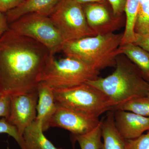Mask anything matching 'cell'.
Returning a JSON list of instances; mask_svg holds the SVG:
<instances>
[{"mask_svg": "<svg viewBox=\"0 0 149 149\" xmlns=\"http://www.w3.org/2000/svg\"><path fill=\"white\" fill-rule=\"evenodd\" d=\"M51 54L37 41L9 28L0 37V92L11 96L37 89Z\"/></svg>", "mask_w": 149, "mask_h": 149, "instance_id": "1", "label": "cell"}, {"mask_svg": "<svg viewBox=\"0 0 149 149\" xmlns=\"http://www.w3.org/2000/svg\"><path fill=\"white\" fill-rule=\"evenodd\" d=\"M115 67L114 72L109 76L99 77L86 83L111 99L115 105L114 107L132 99L148 96L149 82L123 54L116 57Z\"/></svg>", "mask_w": 149, "mask_h": 149, "instance_id": "2", "label": "cell"}, {"mask_svg": "<svg viewBox=\"0 0 149 149\" xmlns=\"http://www.w3.org/2000/svg\"><path fill=\"white\" fill-rule=\"evenodd\" d=\"M123 33L84 37L65 42L61 52L66 56L77 59L100 70L115 67L116 58L122 54L120 47Z\"/></svg>", "mask_w": 149, "mask_h": 149, "instance_id": "3", "label": "cell"}, {"mask_svg": "<svg viewBox=\"0 0 149 149\" xmlns=\"http://www.w3.org/2000/svg\"><path fill=\"white\" fill-rule=\"evenodd\" d=\"M100 71L80 60L66 56L56 58L51 54L38 78L53 89H63L81 85L98 78Z\"/></svg>", "mask_w": 149, "mask_h": 149, "instance_id": "4", "label": "cell"}, {"mask_svg": "<svg viewBox=\"0 0 149 149\" xmlns=\"http://www.w3.org/2000/svg\"><path fill=\"white\" fill-rule=\"evenodd\" d=\"M53 90L57 104L93 117L99 118L115 106L105 94L86 83Z\"/></svg>", "mask_w": 149, "mask_h": 149, "instance_id": "5", "label": "cell"}, {"mask_svg": "<svg viewBox=\"0 0 149 149\" xmlns=\"http://www.w3.org/2000/svg\"><path fill=\"white\" fill-rule=\"evenodd\" d=\"M9 27L42 44L52 54L62 50L64 41L49 16L36 13H27L9 24Z\"/></svg>", "mask_w": 149, "mask_h": 149, "instance_id": "6", "label": "cell"}, {"mask_svg": "<svg viewBox=\"0 0 149 149\" xmlns=\"http://www.w3.org/2000/svg\"><path fill=\"white\" fill-rule=\"evenodd\" d=\"M49 17L64 42L96 35L88 24L82 5L74 0H60Z\"/></svg>", "mask_w": 149, "mask_h": 149, "instance_id": "7", "label": "cell"}, {"mask_svg": "<svg viewBox=\"0 0 149 149\" xmlns=\"http://www.w3.org/2000/svg\"><path fill=\"white\" fill-rule=\"evenodd\" d=\"M10 97V111L7 120L22 136L37 117L38 93L37 88Z\"/></svg>", "mask_w": 149, "mask_h": 149, "instance_id": "8", "label": "cell"}, {"mask_svg": "<svg viewBox=\"0 0 149 149\" xmlns=\"http://www.w3.org/2000/svg\"><path fill=\"white\" fill-rule=\"evenodd\" d=\"M106 4L91 3L82 5L88 24L96 35L113 33L124 23L123 15H115Z\"/></svg>", "mask_w": 149, "mask_h": 149, "instance_id": "9", "label": "cell"}, {"mask_svg": "<svg viewBox=\"0 0 149 149\" xmlns=\"http://www.w3.org/2000/svg\"><path fill=\"white\" fill-rule=\"evenodd\" d=\"M100 120L57 104L56 110L49 123L50 127H58L68 130L72 136L83 135L99 125Z\"/></svg>", "mask_w": 149, "mask_h": 149, "instance_id": "10", "label": "cell"}, {"mask_svg": "<svg viewBox=\"0 0 149 149\" xmlns=\"http://www.w3.org/2000/svg\"><path fill=\"white\" fill-rule=\"evenodd\" d=\"M114 124L120 135L126 140L138 138L149 131V117L122 110H113Z\"/></svg>", "mask_w": 149, "mask_h": 149, "instance_id": "11", "label": "cell"}, {"mask_svg": "<svg viewBox=\"0 0 149 149\" xmlns=\"http://www.w3.org/2000/svg\"><path fill=\"white\" fill-rule=\"evenodd\" d=\"M37 90L38 100L36 119L42 121L43 131L45 132L50 128L49 123L56 110L57 104L52 88L40 83Z\"/></svg>", "mask_w": 149, "mask_h": 149, "instance_id": "12", "label": "cell"}, {"mask_svg": "<svg viewBox=\"0 0 149 149\" xmlns=\"http://www.w3.org/2000/svg\"><path fill=\"white\" fill-rule=\"evenodd\" d=\"M60 0H25L17 7L5 13L8 24L27 13H36L49 16Z\"/></svg>", "mask_w": 149, "mask_h": 149, "instance_id": "13", "label": "cell"}, {"mask_svg": "<svg viewBox=\"0 0 149 149\" xmlns=\"http://www.w3.org/2000/svg\"><path fill=\"white\" fill-rule=\"evenodd\" d=\"M102 138L100 149H127V140L118 131L114 124L112 110L107 112L106 116L102 120Z\"/></svg>", "mask_w": 149, "mask_h": 149, "instance_id": "14", "label": "cell"}, {"mask_svg": "<svg viewBox=\"0 0 149 149\" xmlns=\"http://www.w3.org/2000/svg\"><path fill=\"white\" fill-rule=\"evenodd\" d=\"M25 149H64L57 148L44 134L42 121L35 119L23 134Z\"/></svg>", "mask_w": 149, "mask_h": 149, "instance_id": "15", "label": "cell"}, {"mask_svg": "<svg viewBox=\"0 0 149 149\" xmlns=\"http://www.w3.org/2000/svg\"><path fill=\"white\" fill-rule=\"evenodd\" d=\"M122 54L126 56L149 83V53L133 43L120 46Z\"/></svg>", "mask_w": 149, "mask_h": 149, "instance_id": "16", "label": "cell"}, {"mask_svg": "<svg viewBox=\"0 0 149 149\" xmlns=\"http://www.w3.org/2000/svg\"><path fill=\"white\" fill-rule=\"evenodd\" d=\"M140 0H126L124 12L126 15L125 29L121 45L133 43L136 37L135 25L139 12Z\"/></svg>", "mask_w": 149, "mask_h": 149, "instance_id": "17", "label": "cell"}, {"mask_svg": "<svg viewBox=\"0 0 149 149\" xmlns=\"http://www.w3.org/2000/svg\"><path fill=\"white\" fill-rule=\"evenodd\" d=\"M74 142L77 141L80 149H100L102 141V120L99 125L90 132L78 136H72Z\"/></svg>", "mask_w": 149, "mask_h": 149, "instance_id": "18", "label": "cell"}, {"mask_svg": "<svg viewBox=\"0 0 149 149\" xmlns=\"http://www.w3.org/2000/svg\"><path fill=\"white\" fill-rule=\"evenodd\" d=\"M118 109L134 113L145 117H149V97H140L132 99L115 107L113 110Z\"/></svg>", "mask_w": 149, "mask_h": 149, "instance_id": "19", "label": "cell"}, {"mask_svg": "<svg viewBox=\"0 0 149 149\" xmlns=\"http://www.w3.org/2000/svg\"><path fill=\"white\" fill-rule=\"evenodd\" d=\"M135 31L137 34L149 32V0H140Z\"/></svg>", "mask_w": 149, "mask_h": 149, "instance_id": "20", "label": "cell"}, {"mask_svg": "<svg viewBox=\"0 0 149 149\" xmlns=\"http://www.w3.org/2000/svg\"><path fill=\"white\" fill-rule=\"evenodd\" d=\"M5 133L13 138L21 149H25L23 137L13 125L8 122L7 118L3 117L0 119V134Z\"/></svg>", "mask_w": 149, "mask_h": 149, "instance_id": "21", "label": "cell"}, {"mask_svg": "<svg viewBox=\"0 0 149 149\" xmlns=\"http://www.w3.org/2000/svg\"><path fill=\"white\" fill-rule=\"evenodd\" d=\"M127 149H149V131L138 138L127 140Z\"/></svg>", "mask_w": 149, "mask_h": 149, "instance_id": "22", "label": "cell"}, {"mask_svg": "<svg viewBox=\"0 0 149 149\" xmlns=\"http://www.w3.org/2000/svg\"><path fill=\"white\" fill-rule=\"evenodd\" d=\"M10 97L3 95L0 98V117L7 119L10 111Z\"/></svg>", "mask_w": 149, "mask_h": 149, "instance_id": "23", "label": "cell"}, {"mask_svg": "<svg viewBox=\"0 0 149 149\" xmlns=\"http://www.w3.org/2000/svg\"><path fill=\"white\" fill-rule=\"evenodd\" d=\"M25 0H0V11L4 13L17 7Z\"/></svg>", "mask_w": 149, "mask_h": 149, "instance_id": "24", "label": "cell"}, {"mask_svg": "<svg viewBox=\"0 0 149 149\" xmlns=\"http://www.w3.org/2000/svg\"><path fill=\"white\" fill-rule=\"evenodd\" d=\"M133 44L149 53V32L143 34H136Z\"/></svg>", "mask_w": 149, "mask_h": 149, "instance_id": "25", "label": "cell"}, {"mask_svg": "<svg viewBox=\"0 0 149 149\" xmlns=\"http://www.w3.org/2000/svg\"><path fill=\"white\" fill-rule=\"evenodd\" d=\"M111 6L113 13L116 16L122 15L125 10L126 0H107Z\"/></svg>", "mask_w": 149, "mask_h": 149, "instance_id": "26", "label": "cell"}, {"mask_svg": "<svg viewBox=\"0 0 149 149\" xmlns=\"http://www.w3.org/2000/svg\"><path fill=\"white\" fill-rule=\"evenodd\" d=\"M9 29L5 13L0 11V37Z\"/></svg>", "mask_w": 149, "mask_h": 149, "instance_id": "27", "label": "cell"}, {"mask_svg": "<svg viewBox=\"0 0 149 149\" xmlns=\"http://www.w3.org/2000/svg\"><path fill=\"white\" fill-rule=\"evenodd\" d=\"M81 5L91 3H106L107 0H74Z\"/></svg>", "mask_w": 149, "mask_h": 149, "instance_id": "28", "label": "cell"}, {"mask_svg": "<svg viewBox=\"0 0 149 149\" xmlns=\"http://www.w3.org/2000/svg\"><path fill=\"white\" fill-rule=\"evenodd\" d=\"M3 95L2 94V93H1V92H0V98L1 97H2Z\"/></svg>", "mask_w": 149, "mask_h": 149, "instance_id": "29", "label": "cell"}, {"mask_svg": "<svg viewBox=\"0 0 149 149\" xmlns=\"http://www.w3.org/2000/svg\"><path fill=\"white\" fill-rule=\"evenodd\" d=\"M148 97H149V91H148Z\"/></svg>", "mask_w": 149, "mask_h": 149, "instance_id": "30", "label": "cell"}]
</instances>
